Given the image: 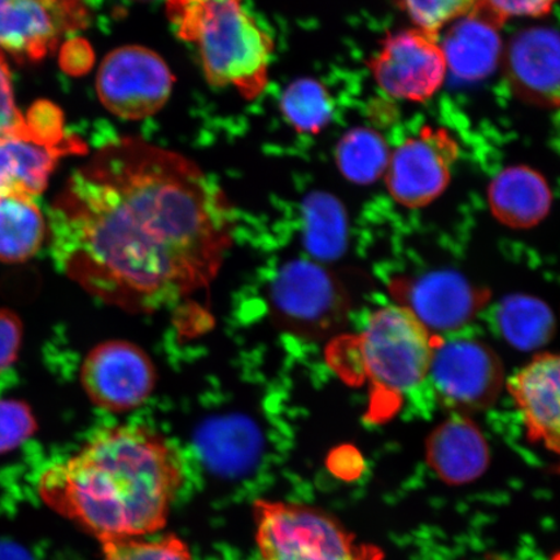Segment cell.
<instances>
[{"mask_svg": "<svg viewBox=\"0 0 560 560\" xmlns=\"http://www.w3.org/2000/svg\"><path fill=\"white\" fill-rule=\"evenodd\" d=\"M235 234L233 206L192 160L138 137L102 147L50 215L52 256L103 303L136 314L209 289Z\"/></svg>", "mask_w": 560, "mask_h": 560, "instance_id": "obj_1", "label": "cell"}, {"mask_svg": "<svg viewBox=\"0 0 560 560\" xmlns=\"http://www.w3.org/2000/svg\"><path fill=\"white\" fill-rule=\"evenodd\" d=\"M180 454L149 427L97 431L79 453L42 475V500L102 544L163 529L184 486Z\"/></svg>", "mask_w": 560, "mask_h": 560, "instance_id": "obj_2", "label": "cell"}, {"mask_svg": "<svg viewBox=\"0 0 560 560\" xmlns=\"http://www.w3.org/2000/svg\"><path fill=\"white\" fill-rule=\"evenodd\" d=\"M165 5L178 38L198 51L210 85L233 88L247 101L264 93L275 42L244 0H166Z\"/></svg>", "mask_w": 560, "mask_h": 560, "instance_id": "obj_3", "label": "cell"}, {"mask_svg": "<svg viewBox=\"0 0 560 560\" xmlns=\"http://www.w3.org/2000/svg\"><path fill=\"white\" fill-rule=\"evenodd\" d=\"M436 340L408 307L389 305L371 314L359 336L335 342L328 354L334 368L353 361L362 370L376 405L427 380Z\"/></svg>", "mask_w": 560, "mask_h": 560, "instance_id": "obj_4", "label": "cell"}, {"mask_svg": "<svg viewBox=\"0 0 560 560\" xmlns=\"http://www.w3.org/2000/svg\"><path fill=\"white\" fill-rule=\"evenodd\" d=\"M256 544L261 560H382L374 546L352 534L319 509L282 501L254 505Z\"/></svg>", "mask_w": 560, "mask_h": 560, "instance_id": "obj_5", "label": "cell"}, {"mask_svg": "<svg viewBox=\"0 0 560 560\" xmlns=\"http://www.w3.org/2000/svg\"><path fill=\"white\" fill-rule=\"evenodd\" d=\"M368 66L385 94L411 103L430 101L450 72L440 34L417 26L388 34Z\"/></svg>", "mask_w": 560, "mask_h": 560, "instance_id": "obj_6", "label": "cell"}, {"mask_svg": "<svg viewBox=\"0 0 560 560\" xmlns=\"http://www.w3.org/2000/svg\"><path fill=\"white\" fill-rule=\"evenodd\" d=\"M174 75L165 60L150 48L122 46L105 56L96 77L104 108L124 120H143L165 107Z\"/></svg>", "mask_w": 560, "mask_h": 560, "instance_id": "obj_7", "label": "cell"}, {"mask_svg": "<svg viewBox=\"0 0 560 560\" xmlns=\"http://www.w3.org/2000/svg\"><path fill=\"white\" fill-rule=\"evenodd\" d=\"M503 376L500 357L486 342L439 338L427 375L441 404L458 412L492 406L500 397Z\"/></svg>", "mask_w": 560, "mask_h": 560, "instance_id": "obj_8", "label": "cell"}, {"mask_svg": "<svg viewBox=\"0 0 560 560\" xmlns=\"http://www.w3.org/2000/svg\"><path fill=\"white\" fill-rule=\"evenodd\" d=\"M459 151L450 130L423 126L390 152L384 179L392 199L409 209L432 205L450 187Z\"/></svg>", "mask_w": 560, "mask_h": 560, "instance_id": "obj_9", "label": "cell"}, {"mask_svg": "<svg viewBox=\"0 0 560 560\" xmlns=\"http://www.w3.org/2000/svg\"><path fill=\"white\" fill-rule=\"evenodd\" d=\"M89 23L85 0H0V52L38 62Z\"/></svg>", "mask_w": 560, "mask_h": 560, "instance_id": "obj_10", "label": "cell"}, {"mask_svg": "<svg viewBox=\"0 0 560 560\" xmlns=\"http://www.w3.org/2000/svg\"><path fill=\"white\" fill-rule=\"evenodd\" d=\"M151 357L135 342H101L86 355L81 383L91 402L104 410L124 412L140 408L156 387Z\"/></svg>", "mask_w": 560, "mask_h": 560, "instance_id": "obj_11", "label": "cell"}, {"mask_svg": "<svg viewBox=\"0 0 560 560\" xmlns=\"http://www.w3.org/2000/svg\"><path fill=\"white\" fill-rule=\"evenodd\" d=\"M272 305L293 330L320 334L345 319L348 299L339 280L313 262L295 261L279 272L271 291Z\"/></svg>", "mask_w": 560, "mask_h": 560, "instance_id": "obj_12", "label": "cell"}, {"mask_svg": "<svg viewBox=\"0 0 560 560\" xmlns=\"http://www.w3.org/2000/svg\"><path fill=\"white\" fill-rule=\"evenodd\" d=\"M400 305L416 315L430 332H453L470 324L489 300V291L460 272L433 270L396 280L392 287Z\"/></svg>", "mask_w": 560, "mask_h": 560, "instance_id": "obj_13", "label": "cell"}, {"mask_svg": "<svg viewBox=\"0 0 560 560\" xmlns=\"http://www.w3.org/2000/svg\"><path fill=\"white\" fill-rule=\"evenodd\" d=\"M509 86L520 100L538 108L560 107V33L529 27L514 35L501 60Z\"/></svg>", "mask_w": 560, "mask_h": 560, "instance_id": "obj_14", "label": "cell"}, {"mask_svg": "<svg viewBox=\"0 0 560 560\" xmlns=\"http://www.w3.org/2000/svg\"><path fill=\"white\" fill-rule=\"evenodd\" d=\"M86 145L72 137L66 143H47L30 130L0 138V198H35L44 192L60 159L82 155Z\"/></svg>", "mask_w": 560, "mask_h": 560, "instance_id": "obj_15", "label": "cell"}, {"mask_svg": "<svg viewBox=\"0 0 560 560\" xmlns=\"http://www.w3.org/2000/svg\"><path fill=\"white\" fill-rule=\"evenodd\" d=\"M532 440L560 454V354L536 355L509 381Z\"/></svg>", "mask_w": 560, "mask_h": 560, "instance_id": "obj_16", "label": "cell"}, {"mask_svg": "<svg viewBox=\"0 0 560 560\" xmlns=\"http://www.w3.org/2000/svg\"><path fill=\"white\" fill-rule=\"evenodd\" d=\"M489 446L471 419L453 417L441 423L425 441V459L441 480L464 486L486 472Z\"/></svg>", "mask_w": 560, "mask_h": 560, "instance_id": "obj_17", "label": "cell"}, {"mask_svg": "<svg viewBox=\"0 0 560 560\" xmlns=\"http://www.w3.org/2000/svg\"><path fill=\"white\" fill-rule=\"evenodd\" d=\"M488 206L503 226L532 229L549 215L552 192L549 182L534 167L509 166L490 180Z\"/></svg>", "mask_w": 560, "mask_h": 560, "instance_id": "obj_18", "label": "cell"}, {"mask_svg": "<svg viewBox=\"0 0 560 560\" xmlns=\"http://www.w3.org/2000/svg\"><path fill=\"white\" fill-rule=\"evenodd\" d=\"M441 45L447 70L468 82L480 81L493 73L501 65L505 48L499 27L476 13L455 21Z\"/></svg>", "mask_w": 560, "mask_h": 560, "instance_id": "obj_19", "label": "cell"}, {"mask_svg": "<svg viewBox=\"0 0 560 560\" xmlns=\"http://www.w3.org/2000/svg\"><path fill=\"white\" fill-rule=\"evenodd\" d=\"M497 330L510 346L529 352L548 345L556 332V318L542 300L511 295L495 307Z\"/></svg>", "mask_w": 560, "mask_h": 560, "instance_id": "obj_20", "label": "cell"}, {"mask_svg": "<svg viewBox=\"0 0 560 560\" xmlns=\"http://www.w3.org/2000/svg\"><path fill=\"white\" fill-rule=\"evenodd\" d=\"M47 235L46 221L31 198H0V261L30 260L40 249Z\"/></svg>", "mask_w": 560, "mask_h": 560, "instance_id": "obj_21", "label": "cell"}, {"mask_svg": "<svg viewBox=\"0 0 560 560\" xmlns=\"http://www.w3.org/2000/svg\"><path fill=\"white\" fill-rule=\"evenodd\" d=\"M390 159L387 142L380 132L355 128L340 139L335 151L336 165L355 185L368 186L384 177Z\"/></svg>", "mask_w": 560, "mask_h": 560, "instance_id": "obj_22", "label": "cell"}, {"mask_svg": "<svg viewBox=\"0 0 560 560\" xmlns=\"http://www.w3.org/2000/svg\"><path fill=\"white\" fill-rule=\"evenodd\" d=\"M307 247L320 258H336L347 243V215L341 202L325 192H313L304 202Z\"/></svg>", "mask_w": 560, "mask_h": 560, "instance_id": "obj_23", "label": "cell"}, {"mask_svg": "<svg viewBox=\"0 0 560 560\" xmlns=\"http://www.w3.org/2000/svg\"><path fill=\"white\" fill-rule=\"evenodd\" d=\"M280 110L293 129L304 135H319L331 121L334 103L322 83L303 79L285 89Z\"/></svg>", "mask_w": 560, "mask_h": 560, "instance_id": "obj_24", "label": "cell"}, {"mask_svg": "<svg viewBox=\"0 0 560 560\" xmlns=\"http://www.w3.org/2000/svg\"><path fill=\"white\" fill-rule=\"evenodd\" d=\"M481 0H396L412 23L427 32L440 34L445 26L470 16Z\"/></svg>", "mask_w": 560, "mask_h": 560, "instance_id": "obj_25", "label": "cell"}, {"mask_svg": "<svg viewBox=\"0 0 560 560\" xmlns=\"http://www.w3.org/2000/svg\"><path fill=\"white\" fill-rule=\"evenodd\" d=\"M103 560H194V558L184 540L175 535H166L152 541L140 537L104 542Z\"/></svg>", "mask_w": 560, "mask_h": 560, "instance_id": "obj_26", "label": "cell"}, {"mask_svg": "<svg viewBox=\"0 0 560 560\" xmlns=\"http://www.w3.org/2000/svg\"><path fill=\"white\" fill-rule=\"evenodd\" d=\"M38 429L31 406L24 401L0 400V454L15 451Z\"/></svg>", "mask_w": 560, "mask_h": 560, "instance_id": "obj_27", "label": "cell"}, {"mask_svg": "<svg viewBox=\"0 0 560 560\" xmlns=\"http://www.w3.org/2000/svg\"><path fill=\"white\" fill-rule=\"evenodd\" d=\"M558 0H481L474 13L501 27L516 18H544L555 9Z\"/></svg>", "mask_w": 560, "mask_h": 560, "instance_id": "obj_28", "label": "cell"}, {"mask_svg": "<svg viewBox=\"0 0 560 560\" xmlns=\"http://www.w3.org/2000/svg\"><path fill=\"white\" fill-rule=\"evenodd\" d=\"M25 130V116L15 102L9 62L0 52V138L23 135Z\"/></svg>", "mask_w": 560, "mask_h": 560, "instance_id": "obj_29", "label": "cell"}, {"mask_svg": "<svg viewBox=\"0 0 560 560\" xmlns=\"http://www.w3.org/2000/svg\"><path fill=\"white\" fill-rule=\"evenodd\" d=\"M21 342H23L21 319L9 310H0V371L15 363Z\"/></svg>", "mask_w": 560, "mask_h": 560, "instance_id": "obj_30", "label": "cell"}, {"mask_svg": "<svg viewBox=\"0 0 560 560\" xmlns=\"http://www.w3.org/2000/svg\"><path fill=\"white\" fill-rule=\"evenodd\" d=\"M62 67L72 74H82L89 72L93 67L94 54L85 40H69L62 50Z\"/></svg>", "mask_w": 560, "mask_h": 560, "instance_id": "obj_31", "label": "cell"}]
</instances>
